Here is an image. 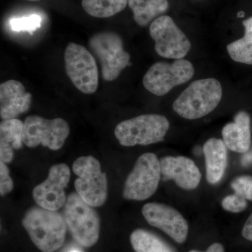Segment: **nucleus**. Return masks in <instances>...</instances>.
Masks as SVG:
<instances>
[{
	"instance_id": "1",
	"label": "nucleus",
	"mask_w": 252,
	"mask_h": 252,
	"mask_svg": "<svg viewBox=\"0 0 252 252\" xmlns=\"http://www.w3.org/2000/svg\"><path fill=\"white\" fill-rule=\"evenodd\" d=\"M23 226L33 244L42 252H54L63 246L67 224L57 211L39 206L31 207L25 214Z\"/></svg>"
},
{
	"instance_id": "2",
	"label": "nucleus",
	"mask_w": 252,
	"mask_h": 252,
	"mask_svg": "<svg viewBox=\"0 0 252 252\" xmlns=\"http://www.w3.org/2000/svg\"><path fill=\"white\" fill-rule=\"evenodd\" d=\"M222 88L213 78L193 81L177 97L172 108L184 119L194 120L210 114L220 104Z\"/></svg>"
},
{
	"instance_id": "3",
	"label": "nucleus",
	"mask_w": 252,
	"mask_h": 252,
	"mask_svg": "<svg viewBox=\"0 0 252 252\" xmlns=\"http://www.w3.org/2000/svg\"><path fill=\"white\" fill-rule=\"evenodd\" d=\"M63 212L68 229L79 245L89 248L97 243L100 222L94 207L72 193L67 197Z\"/></svg>"
},
{
	"instance_id": "4",
	"label": "nucleus",
	"mask_w": 252,
	"mask_h": 252,
	"mask_svg": "<svg viewBox=\"0 0 252 252\" xmlns=\"http://www.w3.org/2000/svg\"><path fill=\"white\" fill-rule=\"evenodd\" d=\"M170 123L159 114H144L119 123L114 135L124 147L149 145L164 140Z\"/></svg>"
},
{
	"instance_id": "5",
	"label": "nucleus",
	"mask_w": 252,
	"mask_h": 252,
	"mask_svg": "<svg viewBox=\"0 0 252 252\" xmlns=\"http://www.w3.org/2000/svg\"><path fill=\"white\" fill-rule=\"evenodd\" d=\"M72 170L77 176L74 181L76 193L91 206L104 205L108 194V182L98 160L91 156L78 158L73 163Z\"/></svg>"
},
{
	"instance_id": "6",
	"label": "nucleus",
	"mask_w": 252,
	"mask_h": 252,
	"mask_svg": "<svg viewBox=\"0 0 252 252\" xmlns=\"http://www.w3.org/2000/svg\"><path fill=\"white\" fill-rule=\"evenodd\" d=\"M91 53L98 60L104 80L112 81L130 64V55L124 49L122 38L114 32L96 33L89 41Z\"/></svg>"
},
{
	"instance_id": "7",
	"label": "nucleus",
	"mask_w": 252,
	"mask_h": 252,
	"mask_svg": "<svg viewBox=\"0 0 252 252\" xmlns=\"http://www.w3.org/2000/svg\"><path fill=\"white\" fill-rule=\"evenodd\" d=\"M64 65L68 77L84 94H93L98 87V69L94 55L84 46L70 42L64 51Z\"/></svg>"
},
{
	"instance_id": "8",
	"label": "nucleus",
	"mask_w": 252,
	"mask_h": 252,
	"mask_svg": "<svg viewBox=\"0 0 252 252\" xmlns=\"http://www.w3.org/2000/svg\"><path fill=\"white\" fill-rule=\"evenodd\" d=\"M161 177L160 160L153 153L142 154L126 179L124 197L127 200H144L157 191Z\"/></svg>"
},
{
	"instance_id": "9",
	"label": "nucleus",
	"mask_w": 252,
	"mask_h": 252,
	"mask_svg": "<svg viewBox=\"0 0 252 252\" xmlns=\"http://www.w3.org/2000/svg\"><path fill=\"white\" fill-rule=\"evenodd\" d=\"M68 123L61 118L46 119L39 116L26 118L23 126V143L30 148L38 146L51 150L62 148L69 135Z\"/></svg>"
},
{
	"instance_id": "10",
	"label": "nucleus",
	"mask_w": 252,
	"mask_h": 252,
	"mask_svg": "<svg viewBox=\"0 0 252 252\" xmlns=\"http://www.w3.org/2000/svg\"><path fill=\"white\" fill-rule=\"evenodd\" d=\"M193 74V64L187 60H176L172 63L158 62L154 64L146 73L143 85L152 94L162 96L175 86L190 80Z\"/></svg>"
},
{
	"instance_id": "11",
	"label": "nucleus",
	"mask_w": 252,
	"mask_h": 252,
	"mask_svg": "<svg viewBox=\"0 0 252 252\" xmlns=\"http://www.w3.org/2000/svg\"><path fill=\"white\" fill-rule=\"evenodd\" d=\"M149 32L155 41V50L161 57L182 59L191 47L185 33L168 16H160L151 24Z\"/></svg>"
},
{
	"instance_id": "12",
	"label": "nucleus",
	"mask_w": 252,
	"mask_h": 252,
	"mask_svg": "<svg viewBox=\"0 0 252 252\" xmlns=\"http://www.w3.org/2000/svg\"><path fill=\"white\" fill-rule=\"evenodd\" d=\"M70 177V170L66 164L51 166L46 180L33 189L32 197L36 205L54 211L64 207L67 201L64 190Z\"/></svg>"
},
{
	"instance_id": "13",
	"label": "nucleus",
	"mask_w": 252,
	"mask_h": 252,
	"mask_svg": "<svg viewBox=\"0 0 252 252\" xmlns=\"http://www.w3.org/2000/svg\"><path fill=\"white\" fill-rule=\"evenodd\" d=\"M142 212L149 225L162 230L176 243L182 244L187 240L188 223L173 207L161 203H147Z\"/></svg>"
},
{
	"instance_id": "14",
	"label": "nucleus",
	"mask_w": 252,
	"mask_h": 252,
	"mask_svg": "<svg viewBox=\"0 0 252 252\" xmlns=\"http://www.w3.org/2000/svg\"><path fill=\"white\" fill-rule=\"evenodd\" d=\"M162 180H173L180 188L193 190L201 180V173L195 162L185 157H167L160 159Z\"/></svg>"
},
{
	"instance_id": "15",
	"label": "nucleus",
	"mask_w": 252,
	"mask_h": 252,
	"mask_svg": "<svg viewBox=\"0 0 252 252\" xmlns=\"http://www.w3.org/2000/svg\"><path fill=\"white\" fill-rule=\"evenodd\" d=\"M31 103L32 94L20 81L11 79L0 85V117L3 120L16 119L27 112Z\"/></svg>"
},
{
	"instance_id": "16",
	"label": "nucleus",
	"mask_w": 252,
	"mask_h": 252,
	"mask_svg": "<svg viewBox=\"0 0 252 252\" xmlns=\"http://www.w3.org/2000/svg\"><path fill=\"white\" fill-rule=\"evenodd\" d=\"M223 141L227 148L237 153H246L251 145L250 117L248 113L238 112L234 122L230 123L222 130Z\"/></svg>"
},
{
	"instance_id": "17",
	"label": "nucleus",
	"mask_w": 252,
	"mask_h": 252,
	"mask_svg": "<svg viewBox=\"0 0 252 252\" xmlns=\"http://www.w3.org/2000/svg\"><path fill=\"white\" fill-rule=\"evenodd\" d=\"M203 154L207 182L215 185L221 180L228 165L227 147L223 140L211 138L204 144Z\"/></svg>"
},
{
	"instance_id": "18",
	"label": "nucleus",
	"mask_w": 252,
	"mask_h": 252,
	"mask_svg": "<svg viewBox=\"0 0 252 252\" xmlns=\"http://www.w3.org/2000/svg\"><path fill=\"white\" fill-rule=\"evenodd\" d=\"M24 123L18 119L3 120L0 124V160L6 164L14 159V150L22 148Z\"/></svg>"
},
{
	"instance_id": "19",
	"label": "nucleus",
	"mask_w": 252,
	"mask_h": 252,
	"mask_svg": "<svg viewBox=\"0 0 252 252\" xmlns=\"http://www.w3.org/2000/svg\"><path fill=\"white\" fill-rule=\"evenodd\" d=\"M134 20L140 26H146L154 19L166 12L167 0H128Z\"/></svg>"
},
{
	"instance_id": "20",
	"label": "nucleus",
	"mask_w": 252,
	"mask_h": 252,
	"mask_svg": "<svg viewBox=\"0 0 252 252\" xmlns=\"http://www.w3.org/2000/svg\"><path fill=\"white\" fill-rule=\"evenodd\" d=\"M130 239L131 245L135 252H175L161 238L146 230H134Z\"/></svg>"
},
{
	"instance_id": "21",
	"label": "nucleus",
	"mask_w": 252,
	"mask_h": 252,
	"mask_svg": "<svg viewBox=\"0 0 252 252\" xmlns=\"http://www.w3.org/2000/svg\"><path fill=\"white\" fill-rule=\"evenodd\" d=\"M245 35L227 46V51L235 62L252 64V17L243 23Z\"/></svg>"
},
{
	"instance_id": "22",
	"label": "nucleus",
	"mask_w": 252,
	"mask_h": 252,
	"mask_svg": "<svg viewBox=\"0 0 252 252\" xmlns=\"http://www.w3.org/2000/svg\"><path fill=\"white\" fill-rule=\"evenodd\" d=\"M128 4V0H82L81 6L88 14L94 18L112 17Z\"/></svg>"
},
{
	"instance_id": "23",
	"label": "nucleus",
	"mask_w": 252,
	"mask_h": 252,
	"mask_svg": "<svg viewBox=\"0 0 252 252\" xmlns=\"http://www.w3.org/2000/svg\"><path fill=\"white\" fill-rule=\"evenodd\" d=\"M42 18L37 14L23 16L21 18H13L9 21L11 29L15 32H34L41 26Z\"/></svg>"
},
{
	"instance_id": "24",
	"label": "nucleus",
	"mask_w": 252,
	"mask_h": 252,
	"mask_svg": "<svg viewBox=\"0 0 252 252\" xmlns=\"http://www.w3.org/2000/svg\"><path fill=\"white\" fill-rule=\"evenodd\" d=\"M231 188L235 193L243 197L247 200L252 201V177L243 175L235 178L231 182Z\"/></svg>"
},
{
	"instance_id": "25",
	"label": "nucleus",
	"mask_w": 252,
	"mask_h": 252,
	"mask_svg": "<svg viewBox=\"0 0 252 252\" xmlns=\"http://www.w3.org/2000/svg\"><path fill=\"white\" fill-rule=\"evenodd\" d=\"M222 207L226 211L239 213L244 211L248 206V202L243 197L238 194L229 195L223 198L221 202Z\"/></svg>"
},
{
	"instance_id": "26",
	"label": "nucleus",
	"mask_w": 252,
	"mask_h": 252,
	"mask_svg": "<svg viewBox=\"0 0 252 252\" xmlns=\"http://www.w3.org/2000/svg\"><path fill=\"white\" fill-rule=\"evenodd\" d=\"M14 189V182L10 177L9 170L4 162H0V194L4 196Z\"/></svg>"
},
{
	"instance_id": "27",
	"label": "nucleus",
	"mask_w": 252,
	"mask_h": 252,
	"mask_svg": "<svg viewBox=\"0 0 252 252\" xmlns=\"http://www.w3.org/2000/svg\"><path fill=\"white\" fill-rule=\"evenodd\" d=\"M242 234L246 240L252 241V213L244 225Z\"/></svg>"
},
{
	"instance_id": "28",
	"label": "nucleus",
	"mask_w": 252,
	"mask_h": 252,
	"mask_svg": "<svg viewBox=\"0 0 252 252\" xmlns=\"http://www.w3.org/2000/svg\"><path fill=\"white\" fill-rule=\"evenodd\" d=\"M189 252H224L223 245L220 243H213L209 247L206 252L198 251V250H190Z\"/></svg>"
},
{
	"instance_id": "29",
	"label": "nucleus",
	"mask_w": 252,
	"mask_h": 252,
	"mask_svg": "<svg viewBox=\"0 0 252 252\" xmlns=\"http://www.w3.org/2000/svg\"><path fill=\"white\" fill-rule=\"evenodd\" d=\"M249 152V151H248ZM246 152L242 158V163L244 166H250L252 164V152Z\"/></svg>"
},
{
	"instance_id": "30",
	"label": "nucleus",
	"mask_w": 252,
	"mask_h": 252,
	"mask_svg": "<svg viewBox=\"0 0 252 252\" xmlns=\"http://www.w3.org/2000/svg\"><path fill=\"white\" fill-rule=\"evenodd\" d=\"M244 16H245V13L243 11H240V12L238 13V17L241 18L243 17Z\"/></svg>"
},
{
	"instance_id": "31",
	"label": "nucleus",
	"mask_w": 252,
	"mask_h": 252,
	"mask_svg": "<svg viewBox=\"0 0 252 252\" xmlns=\"http://www.w3.org/2000/svg\"><path fill=\"white\" fill-rule=\"evenodd\" d=\"M80 252L77 251V250H73V251H71V252Z\"/></svg>"
},
{
	"instance_id": "32",
	"label": "nucleus",
	"mask_w": 252,
	"mask_h": 252,
	"mask_svg": "<svg viewBox=\"0 0 252 252\" xmlns=\"http://www.w3.org/2000/svg\"><path fill=\"white\" fill-rule=\"evenodd\" d=\"M31 1H37V0H31Z\"/></svg>"
}]
</instances>
